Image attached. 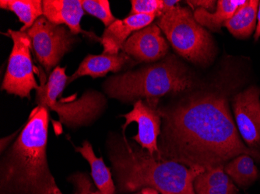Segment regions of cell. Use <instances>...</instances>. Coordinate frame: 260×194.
<instances>
[{
	"mask_svg": "<svg viewBox=\"0 0 260 194\" xmlns=\"http://www.w3.org/2000/svg\"><path fill=\"white\" fill-rule=\"evenodd\" d=\"M259 1L249 0L237 11L233 17L224 23L229 31L238 38H246L249 37L254 30L257 21V14Z\"/></svg>",
	"mask_w": 260,
	"mask_h": 194,
	"instance_id": "cell-17",
	"label": "cell"
},
{
	"mask_svg": "<svg viewBox=\"0 0 260 194\" xmlns=\"http://www.w3.org/2000/svg\"><path fill=\"white\" fill-rule=\"evenodd\" d=\"M187 4L190 6L193 10L197 9H204L210 13H214L217 7V1L214 0H192V1H186Z\"/></svg>",
	"mask_w": 260,
	"mask_h": 194,
	"instance_id": "cell-25",
	"label": "cell"
},
{
	"mask_svg": "<svg viewBox=\"0 0 260 194\" xmlns=\"http://www.w3.org/2000/svg\"><path fill=\"white\" fill-rule=\"evenodd\" d=\"M66 67L57 66L46 83L42 82L36 90L35 101L37 106L55 111L60 123L68 128L85 126L97 119L103 111L106 99L102 93L87 91L80 98H62L69 77Z\"/></svg>",
	"mask_w": 260,
	"mask_h": 194,
	"instance_id": "cell-5",
	"label": "cell"
},
{
	"mask_svg": "<svg viewBox=\"0 0 260 194\" xmlns=\"http://www.w3.org/2000/svg\"><path fill=\"white\" fill-rule=\"evenodd\" d=\"M31 40L32 48L38 61L47 74L52 73L62 57L68 53L78 40L63 25H56L44 16L26 31Z\"/></svg>",
	"mask_w": 260,
	"mask_h": 194,
	"instance_id": "cell-7",
	"label": "cell"
},
{
	"mask_svg": "<svg viewBox=\"0 0 260 194\" xmlns=\"http://www.w3.org/2000/svg\"><path fill=\"white\" fill-rule=\"evenodd\" d=\"M3 10L13 12L23 23L20 31L28 30L39 17L43 16V5L41 0H1Z\"/></svg>",
	"mask_w": 260,
	"mask_h": 194,
	"instance_id": "cell-18",
	"label": "cell"
},
{
	"mask_svg": "<svg viewBox=\"0 0 260 194\" xmlns=\"http://www.w3.org/2000/svg\"><path fill=\"white\" fill-rule=\"evenodd\" d=\"M224 166L205 169L194 181L195 192L201 189H208L220 185L228 184L233 182L224 172Z\"/></svg>",
	"mask_w": 260,
	"mask_h": 194,
	"instance_id": "cell-20",
	"label": "cell"
},
{
	"mask_svg": "<svg viewBox=\"0 0 260 194\" xmlns=\"http://www.w3.org/2000/svg\"><path fill=\"white\" fill-rule=\"evenodd\" d=\"M122 49L140 62H153L165 58L169 47L157 23H151L133 33Z\"/></svg>",
	"mask_w": 260,
	"mask_h": 194,
	"instance_id": "cell-11",
	"label": "cell"
},
{
	"mask_svg": "<svg viewBox=\"0 0 260 194\" xmlns=\"http://www.w3.org/2000/svg\"><path fill=\"white\" fill-rule=\"evenodd\" d=\"M82 6L86 13L99 19L106 28L116 20L108 0H82Z\"/></svg>",
	"mask_w": 260,
	"mask_h": 194,
	"instance_id": "cell-21",
	"label": "cell"
},
{
	"mask_svg": "<svg viewBox=\"0 0 260 194\" xmlns=\"http://www.w3.org/2000/svg\"><path fill=\"white\" fill-rule=\"evenodd\" d=\"M128 59L125 53L118 55H88L79 65L77 71L69 77L67 84L85 75L95 79L105 76L111 71L117 72L122 69L128 62Z\"/></svg>",
	"mask_w": 260,
	"mask_h": 194,
	"instance_id": "cell-14",
	"label": "cell"
},
{
	"mask_svg": "<svg viewBox=\"0 0 260 194\" xmlns=\"http://www.w3.org/2000/svg\"><path fill=\"white\" fill-rule=\"evenodd\" d=\"M141 194H159V192L153 188L146 187L141 189Z\"/></svg>",
	"mask_w": 260,
	"mask_h": 194,
	"instance_id": "cell-29",
	"label": "cell"
},
{
	"mask_svg": "<svg viewBox=\"0 0 260 194\" xmlns=\"http://www.w3.org/2000/svg\"><path fill=\"white\" fill-rule=\"evenodd\" d=\"M252 158L249 154H239L224 165V172L234 183L248 186L256 180L258 171Z\"/></svg>",
	"mask_w": 260,
	"mask_h": 194,
	"instance_id": "cell-19",
	"label": "cell"
},
{
	"mask_svg": "<svg viewBox=\"0 0 260 194\" xmlns=\"http://www.w3.org/2000/svg\"><path fill=\"white\" fill-rule=\"evenodd\" d=\"M74 194H78V193H77V192H76V193H74Z\"/></svg>",
	"mask_w": 260,
	"mask_h": 194,
	"instance_id": "cell-30",
	"label": "cell"
},
{
	"mask_svg": "<svg viewBox=\"0 0 260 194\" xmlns=\"http://www.w3.org/2000/svg\"><path fill=\"white\" fill-rule=\"evenodd\" d=\"M49 110L37 106L1 153L0 194H63L47 158Z\"/></svg>",
	"mask_w": 260,
	"mask_h": 194,
	"instance_id": "cell-2",
	"label": "cell"
},
{
	"mask_svg": "<svg viewBox=\"0 0 260 194\" xmlns=\"http://www.w3.org/2000/svg\"><path fill=\"white\" fill-rule=\"evenodd\" d=\"M69 180L74 185L78 194H103L99 189H93L91 181L86 173H75L70 176Z\"/></svg>",
	"mask_w": 260,
	"mask_h": 194,
	"instance_id": "cell-23",
	"label": "cell"
},
{
	"mask_svg": "<svg viewBox=\"0 0 260 194\" xmlns=\"http://www.w3.org/2000/svg\"><path fill=\"white\" fill-rule=\"evenodd\" d=\"M84 160L88 162L91 170V176L98 189L103 194H115V186L110 169L104 163L102 158L94 154L93 147L89 141H84L82 147H74Z\"/></svg>",
	"mask_w": 260,
	"mask_h": 194,
	"instance_id": "cell-16",
	"label": "cell"
},
{
	"mask_svg": "<svg viewBox=\"0 0 260 194\" xmlns=\"http://www.w3.org/2000/svg\"><path fill=\"white\" fill-rule=\"evenodd\" d=\"M6 34L13 40V48L4 75L2 90L20 98H30L32 90L39 85L34 75V65L30 48L31 40L26 32L9 29Z\"/></svg>",
	"mask_w": 260,
	"mask_h": 194,
	"instance_id": "cell-8",
	"label": "cell"
},
{
	"mask_svg": "<svg viewBox=\"0 0 260 194\" xmlns=\"http://www.w3.org/2000/svg\"><path fill=\"white\" fill-rule=\"evenodd\" d=\"M42 5L44 17L52 23L67 25L74 35H93L81 29L80 21L84 14L82 0H43Z\"/></svg>",
	"mask_w": 260,
	"mask_h": 194,
	"instance_id": "cell-13",
	"label": "cell"
},
{
	"mask_svg": "<svg viewBox=\"0 0 260 194\" xmlns=\"http://www.w3.org/2000/svg\"><path fill=\"white\" fill-rule=\"evenodd\" d=\"M179 1H178V0H165V1H163V14L169 10L175 8L177 6H179Z\"/></svg>",
	"mask_w": 260,
	"mask_h": 194,
	"instance_id": "cell-27",
	"label": "cell"
},
{
	"mask_svg": "<svg viewBox=\"0 0 260 194\" xmlns=\"http://www.w3.org/2000/svg\"><path fill=\"white\" fill-rule=\"evenodd\" d=\"M197 194H239L237 187L234 184V182L228 184L220 185L208 189L197 191Z\"/></svg>",
	"mask_w": 260,
	"mask_h": 194,
	"instance_id": "cell-24",
	"label": "cell"
},
{
	"mask_svg": "<svg viewBox=\"0 0 260 194\" xmlns=\"http://www.w3.org/2000/svg\"><path fill=\"white\" fill-rule=\"evenodd\" d=\"M260 89L249 87L234 97L235 123L245 144L258 151L260 147Z\"/></svg>",
	"mask_w": 260,
	"mask_h": 194,
	"instance_id": "cell-10",
	"label": "cell"
},
{
	"mask_svg": "<svg viewBox=\"0 0 260 194\" xmlns=\"http://www.w3.org/2000/svg\"><path fill=\"white\" fill-rule=\"evenodd\" d=\"M156 15H129L123 20H116L105 29L101 43L105 55H118L128 37L138 30L150 25Z\"/></svg>",
	"mask_w": 260,
	"mask_h": 194,
	"instance_id": "cell-12",
	"label": "cell"
},
{
	"mask_svg": "<svg viewBox=\"0 0 260 194\" xmlns=\"http://www.w3.org/2000/svg\"><path fill=\"white\" fill-rule=\"evenodd\" d=\"M129 15H156L163 14V0H132Z\"/></svg>",
	"mask_w": 260,
	"mask_h": 194,
	"instance_id": "cell-22",
	"label": "cell"
},
{
	"mask_svg": "<svg viewBox=\"0 0 260 194\" xmlns=\"http://www.w3.org/2000/svg\"><path fill=\"white\" fill-rule=\"evenodd\" d=\"M245 3V0H219L214 13H210L204 9H197L194 10V18L202 27H207L212 31H220L222 26Z\"/></svg>",
	"mask_w": 260,
	"mask_h": 194,
	"instance_id": "cell-15",
	"label": "cell"
},
{
	"mask_svg": "<svg viewBox=\"0 0 260 194\" xmlns=\"http://www.w3.org/2000/svg\"><path fill=\"white\" fill-rule=\"evenodd\" d=\"M159 112L158 160L205 170L224 166L239 154L260 158L242 142L223 93L201 92Z\"/></svg>",
	"mask_w": 260,
	"mask_h": 194,
	"instance_id": "cell-1",
	"label": "cell"
},
{
	"mask_svg": "<svg viewBox=\"0 0 260 194\" xmlns=\"http://www.w3.org/2000/svg\"><path fill=\"white\" fill-rule=\"evenodd\" d=\"M20 130H21V128L18 130V131H16L15 133H14L13 135L1 139V153L4 152V151L10 146V144H11V141H14V140L16 139V137L18 136Z\"/></svg>",
	"mask_w": 260,
	"mask_h": 194,
	"instance_id": "cell-26",
	"label": "cell"
},
{
	"mask_svg": "<svg viewBox=\"0 0 260 194\" xmlns=\"http://www.w3.org/2000/svg\"><path fill=\"white\" fill-rule=\"evenodd\" d=\"M108 148L114 178L120 192L149 187L161 194H197L194 181L204 170L158 160L125 136L110 138Z\"/></svg>",
	"mask_w": 260,
	"mask_h": 194,
	"instance_id": "cell-3",
	"label": "cell"
},
{
	"mask_svg": "<svg viewBox=\"0 0 260 194\" xmlns=\"http://www.w3.org/2000/svg\"><path fill=\"white\" fill-rule=\"evenodd\" d=\"M257 21H258V24H257L256 28H255V34H254V39H255V41H258V38L260 37V1L259 4H258Z\"/></svg>",
	"mask_w": 260,
	"mask_h": 194,
	"instance_id": "cell-28",
	"label": "cell"
},
{
	"mask_svg": "<svg viewBox=\"0 0 260 194\" xmlns=\"http://www.w3.org/2000/svg\"><path fill=\"white\" fill-rule=\"evenodd\" d=\"M157 24L177 53L185 59L207 65L214 58V45L210 35L188 9L177 6L159 17Z\"/></svg>",
	"mask_w": 260,
	"mask_h": 194,
	"instance_id": "cell-6",
	"label": "cell"
},
{
	"mask_svg": "<svg viewBox=\"0 0 260 194\" xmlns=\"http://www.w3.org/2000/svg\"><path fill=\"white\" fill-rule=\"evenodd\" d=\"M157 104L139 100L134 103L131 111L122 116L125 119L122 125L123 133L130 124L137 123L138 133L133 139L156 158L158 157V138L161 131V117Z\"/></svg>",
	"mask_w": 260,
	"mask_h": 194,
	"instance_id": "cell-9",
	"label": "cell"
},
{
	"mask_svg": "<svg viewBox=\"0 0 260 194\" xmlns=\"http://www.w3.org/2000/svg\"><path fill=\"white\" fill-rule=\"evenodd\" d=\"M193 86L190 71L170 55L153 65L112 75L104 83V90L111 98L122 102L145 99L158 103L161 96L183 93Z\"/></svg>",
	"mask_w": 260,
	"mask_h": 194,
	"instance_id": "cell-4",
	"label": "cell"
}]
</instances>
